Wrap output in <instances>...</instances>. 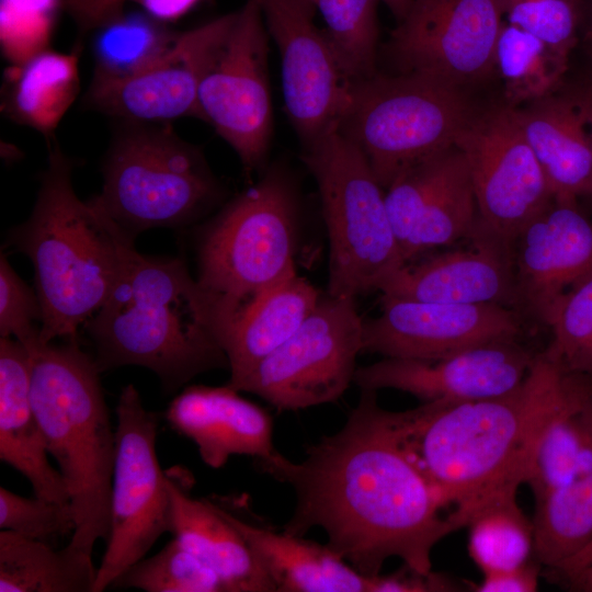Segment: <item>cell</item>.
I'll return each instance as SVG.
<instances>
[{
  "label": "cell",
  "instance_id": "cell-1",
  "mask_svg": "<svg viewBox=\"0 0 592 592\" xmlns=\"http://www.w3.org/2000/svg\"><path fill=\"white\" fill-rule=\"evenodd\" d=\"M254 465L294 490L282 531L304 536L322 528L326 545L368 577L390 557L431 573L434 546L460 528L387 431L376 390L361 389L344 425L310 445L303 462L276 452Z\"/></svg>",
  "mask_w": 592,
  "mask_h": 592
},
{
  "label": "cell",
  "instance_id": "cell-2",
  "mask_svg": "<svg viewBox=\"0 0 592 592\" xmlns=\"http://www.w3.org/2000/svg\"><path fill=\"white\" fill-rule=\"evenodd\" d=\"M574 373L536 358L523 383L501 396L382 408L383 422L459 527L526 482L538 440L561 405Z\"/></svg>",
  "mask_w": 592,
  "mask_h": 592
},
{
  "label": "cell",
  "instance_id": "cell-3",
  "mask_svg": "<svg viewBox=\"0 0 592 592\" xmlns=\"http://www.w3.org/2000/svg\"><path fill=\"white\" fill-rule=\"evenodd\" d=\"M84 329L101 372L141 366L152 371L168 392L203 372L229 367L209 301L180 258L132 250Z\"/></svg>",
  "mask_w": 592,
  "mask_h": 592
},
{
  "label": "cell",
  "instance_id": "cell-4",
  "mask_svg": "<svg viewBox=\"0 0 592 592\" xmlns=\"http://www.w3.org/2000/svg\"><path fill=\"white\" fill-rule=\"evenodd\" d=\"M31 216L8 234V244L34 266L42 306L39 340L78 341V332L111 294L134 241L72 186L73 159L56 138Z\"/></svg>",
  "mask_w": 592,
  "mask_h": 592
},
{
  "label": "cell",
  "instance_id": "cell-5",
  "mask_svg": "<svg viewBox=\"0 0 592 592\" xmlns=\"http://www.w3.org/2000/svg\"><path fill=\"white\" fill-rule=\"evenodd\" d=\"M27 351L33 409L73 512L68 544L92 555L95 543L109 537L116 447L101 371L78 341L38 340Z\"/></svg>",
  "mask_w": 592,
  "mask_h": 592
},
{
  "label": "cell",
  "instance_id": "cell-6",
  "mask_svg": "<svg viewBox=\"0 0 592 592\" xmlns=\"http://www.w3.org/2000/svg\"><path fill=\"white\" fill-rule=\"evenodd\" d=\"M198 246L197 282L212 307L219 341L267 292L296 273V205L277 171L229 202Z\"/></svg>",
  "mask_w": 592,
  "mask_h": 592
},
{
  "label": "cell",
  "instance_id": "cell-7",
  "mask_svg": "<svg viewBox=\"0 0 592 592\" xmlns=\"http://www.w3.org/2000/svg\"><path fill=\"white\" fill-rule=\"evenodd\" d=\"M118 122L102 163V191L88 201L128 239L189 226L220 201L224 190L202 151L171 124Z\"/></svg>",
  "mask_w": 592,
  "mask_h": 592
},
{
  "label": "cell",
  "instance_id": "cell-8",
  "mask_svg": "<svg viewBox=\"0 0 592 592\" xmlns=\"http://www.w3.org/2000/svg\"><path fill=\"white\" fill-rule=\"evenodd\" d=\"M303 147L328 231V294L355 299L382 292L406 265L384 187L363 152L338 127Z\"/></svg>",
  "mask_w": 592,
  "mask_h": 592
},
{
  "label": "cell",
  "instance_id": "cell-9",
  "mask_svg": "<svg viewBox=\"0 0 592 592\" xmlns=\"http://www.w3.org/2000/svg\"><path fill=\"white\" fill-rule=\"evenodd\" d=\"M478 110L463 87L417 72L353 82L339 130L386 190L411 166L452 147Z\"/></svg>",
  "mask_w": 592,
  "mask_h": 592
},
{
  "label": "cell",
  "instance_id": "cell-10",
  "mask_svg": "<svg viewBox=\"0 0 592 592\" xmlns=\"http://www.w3.org/2000/svg\"><path fill=\"white\" fill-rule=\"evenodd\" d=\"M110 532L93 592H102L139 561L164 533H171L167 473L157 456L158 418L138 390L126 385L116 406Z\"/></svg>",
  "mask_w": 592,
  "mask_h": 592
},
{
  "label": "cell",
  "instance_id": "cell-11",
  "mask_svg": "<svg viewBox=\"0 0 592 592\" xmlns=\"http://www.w3.org/2000/svg\"><path fill=\"white\" fill-rule=\"evenodd\" d=\"M267 30L254 0L229 13L200 78V119L238 155L246 172L264 161L272 135Z\"/></svg>",
  "mask_w": 592,
  "mask_h": 592
},
{
  "label": "cell",
  "instance_id": "cell-12",
  "mask_svg": "<svg viewBox=\"0 0 592 592\" xmlns=\"http://www.w3.org/2000/svg\"><path fill=\"white\" fill-rule=\"evenodd\" d=\"M363 350L355 299L327 295L282 345L234 389L254 394L280 411L337 401L354 379Z\"/></svg>",
  "mask_w": 592,
  "mask_h": 592
},
{
  "label": "cell",
  "instance_id": "cell-13",
  "mask_svg": "<svg viewBox=\"0 0 592 592\" xmlns=\"http://www.w3.org/2000/svg\"><path fill=\"white\" fill-rule=\"evenodd\" d=\"M454 145L469 167L479 227L511 244L554 200L515 107L504 104L478 111Z\"/></svg>",
  "mask_w": 592,
  "mask_h": 592
},
{
  "label": "cell",
  "instance_id": "cell-14",
  "mask_svg": "<svg viewBox=\"0 0 592 592\" xmlns=\"http://www.w3.org/2000/svg\"><path fill=\"white\" fill-rule=\"evenodd\" d=\"M503 23L499 0H413L388 50L400 72L465 88L494 70Z\"/></svg>",
  "mask_w": 592,
  "mask_h": 592
},
{
  "label": "cell",
  "instance_id": "cell-15",
  "mask_svg": "<svg viewBox=\"0 0 592 592\" xmlns=\"http://www.w3.org/2000/svg\"><path fill=\"white\" fill-rule=\"evenodd\" d=\"M282 61L285 109L303 145L338 127L353 82L314 16L310 0H254Z\"/></svg>",
  "mask_w": 592,
  "mask_h": 592
},
{
  "label": "cell",
  "instance_id": "cell-16",
  "mask_svg": "<svg viewBox=\"0 0 592 592\" xmlns=\"http://www.w3.org/2000/svg\"><path fill=\"white\" fill-rule=\"evenodd\" d=\"M382 311L363 319L362 352L436 360L522 333L520 311L498 304H445L382 295Z\"/></svg>",
  "mask_w": 592,
  "mask_h": 592
},
{
  "label": "cell",
  "instance_id": "cell-17",
  "mask_svg": "<svg viewBox=\"0 0 592 592\" xmlns=\"http://www.w3.org/2000/svg\"><path fill=\"white\" fill-rule=\"evenodd\" d=\"M405 263L471 237L478 208L469 167L455 145L411 166L385 190Z\"/></svg>",
  "mask_w": 592,
  "mask_h": 592
},
{
  "label": "cell",
  "instance_id": "cell-18",
  "mask_svg": "<svg viewBox=\"0 0 592 592\" xmlns=\"http://www.w3.org/2000/svg\"><path fill=\"white\" fill-rule=\"evenodd\" d=\"M537 354L517 339L492 341L436 360L384 357L357 367L360 389H396L423 402H463L512 391L526 378Z\"/></svg>",
  "mask_w": 592,
  "mask_h": 592
},
{
  "label": "cell",
  "instance_id": "cell-19",
  "mask_svg": "<svg viewBox=\"0 0 592 592\" xmlns=\"http://www.w3.org/2000/svg\"><path fill=\"white\" fill-rule=\"evenodd\" d=\"M511 253L519 310L548 327L592 274V221L578 202L553 200L517 232Z\"/></svg>",
  "mask_w": 592,
  "mask_h": 592
},
{
  "label": "cell",
  "instance_id": "cell-20",
  "mask_svg": "<svg viewBox=\"0 0 592 592\" xmlns=\"http://www.w3.org/2000/svg\"><path fill=\"white\" fill-rule=\"evenodd\" d=\"M227 21L228 14L180 32L166 55L129 77L92 79L83 96L86 107L136 123L171 124L181 117L200 118V78Z\"/></svg>",
  "mask_w": 592,
  "mask_h": 592
},
{
  "label": "cell",
  "instance_id": "cell-21",
  "mask_svg": "<svg viewBox=\"0 0 592 592\" xmlns=\"http://www.w3.org/2000/svg\"><path fill=\"white\" fill-rule=\"evenodd\" d=\"M468 241L466 247L407 263L382 295L445 304H498L519 310L511 244L479 225Z\"/></svg>",
  "mask_w": 592,
  "mask_h": 592
},
{
  "label": "cell",
  "instance_id": "cell-22",
  "mask_svg": "<svg viewBox=\"0 0 592 592\" xmlns=\"http://www.w3.org/2000/svg\"><path fill=\"white\" fill-rule=\"evenodd\" d=\"M239 392L227 384L193 385L174 397L166 410L169 425L196 445L208 467L220 468L234 455L264 459L277 452L272 417Z\"/></svg>",
  "mask_w": 592,
  "mask_h": 592
},
{
  "label": "cell",
  "instance_id": "cell-23",
  "mask_svg": "<svg viewBox=\"0 0 592 592\" xmlns=\"http://www.w3.org/2000/svg\"><path fill=\"white\" fill-rule=\"evenodd\" d=\"M208 499L246 539L277 592H374L376 576L358 572L327 545L278 532L250 510L244 513L243 497Z\"/></svg>",
  "mask_w": 592,
  "mask_h": 592
},
{
  "label": "cell",
  "instance_id": "cell-24",
  "mask_svg": "<svg viewBox=\"0 0 592 592\" xmlns=\"http://www.w3.org/2000/svg\"><path fill=\"white\" fill-rule=\"evenodd\" d=\"M167 476L174 537L219 574L227 592H277L239 531L208 498L191 496V473L174 467Z\"/></svg>",
  "mask_w": 592,
  "mask_h": 592
},
{
  "label": "cell",
  "instance_id": "cell-25",
  "mask_svg": "<svg viewBox=\"0 0 592 592\" xmlns=\"http://www.w3.org/2000/svg\"><path fill=\"white\" fill-rule=\"evenodd\" d=\"M0 459L27 479L35 497L70 503L33 409L30 353L13 338L0 340Z\"/></svg>",
  "mask_w": 592,
  "mask_h": 592
},
{
  "label": "cell",
  "instance_id": "cell-26",
  "mask_svg": "<svg viewBox=\"0 0 592 592\" xmlns=\"http://www.w3.org/2000/svg\"><path fill=\"white\" fill-rule=\"evenodd\" d=\"M553 198H592V140L569 99L558 92L515 107Z\"/></svg>",
  "mask_w": 592,
  "mask_h": 592
},
{
  "label": "cell",
  "instance_id": "cell-27",
  "mask_svg": "<svg viewBox=\"0 0 592 592\" xmlns=\"http://www.w3.org/2000/svg\"><path fill=\"white\" fill-rule=\"evenodd\" d=\"M78 43L69 53L45 48L5 70L1 111L11 121L39 132L46 141L80 91Z\"/></svg>",
  "mask_w": 592,
  "mask_h": 592
},
{
  "label": "cell",
  "instance_id": "cell-28",
  "mask_svg": "<svg viewBox=\"0 0 592 592\" xmlns=\"http://www.w3.org/2000/svg\"><path fill=\"white\" fill-rule=\"evenodd\" d=\"M320 297L317 289L297 273L261 297L223 341L230 369L227 385L234 387L289 339L316 308Z\"/></svg>",
  "mask_w": 592,
  "mask_h": 592
},
{
  "label": "cell",
  "instance_id": "cell-29",
  "mask_svg": "<svg viewBox=\"0 0 592 592\" xmlns=\"http://www.w3.org/2000/svg\"><path fill=\"white\" fill-rule=\"evenodd\" d=\"M592 473V378L574 374L535 447L526 482L535 500Z\"/></svg>",
  "mask_w": 592,
  "mask_h": 592
},
{
  "label": "cell",
  "instance_id": "cell-30",
  "mask_svg": "<svg viewBox=\"0 0 592 592\" xmlns=\"http://www.w3.org/2000/svg\"><path fill=\"white\" fill-rule=\"evenodd\" d=\"M92 555L1 530L0 592H93Z\"/></svg>",
  "mask_w": 592,
  "mask_h": 592
},
{
  "label": "cell",
  "instance_id": "cell-31",
  "mask_svg": "<svg viewBox=\"0 0 592 592\" xmlns=\"http://www.w3.org/2000/svg\"><path fill=\"white\" fill-rule=\"evenodd\" d=\"M89 31L95 80L129 77L166 55L180 32L146 12L111 10Z\"/></svg>",
  "mask_w": 592,
  "mask_h": 592
},
{
  "label": "cell",
  "instance_id": "cell-32",
  "mask_svg": "<svg viewBox=\"0 0 592 592\" xmlns=\"http://www.w3.org/2000/svg\"><path fill=\"white\" fill-rule=\"evenodd\" d=\"M570 55L506 22L494 49V70L503 84L505 105L520 107L559 91Z\"/></svg>",
  "mask_w": 592,
  "mask_h": 592
},
{
  "label": "cell",
  "instance_id": "cell-33",
  "mask_svg": "<svg viewBox=\"0 0 592 592\" xmlns=\"http://www.w3.org/2000/svg\"><path fill=\"white\" fill-rule=\"evenodd\" d=\"M535 501V559L547 570L556 569L592 539V473Z\"/></svg>",
  "mask_w": 592,
  "mask_h": 592
},
{
  "label": "cell",
  "instance_id": "cell-34",
  "mask_svg": "<svg viewBox=\"0 0 592 592\" xmlns=\"http://www.w3.org/2000/svg\"><path fill=\"white\" fill-rule=\"evenodd\" d=\"M467 527L468 553L482 574L516 569L535 558L533 522L516 498L488 505Z\"/></svg>",
  "mask_w": 592,
  "mask_h": 592
},
{
  "label": "cell",
  "instance_id": "cell-35",
  "mask_svg": "<svg viewBox=\"0 0 592 592\" xmlns=\"http://www.w3.org/2000/svg\"><path fill=\"white\" fill-rule=\"evenodd\" d=\"M346 77L356 82L376 73L379 0H310Z\"/></svg>",
  "mask_w": 592,
  "mask_h": 592
},
{
  "label": "cell",
  "instance_id": "cell-36",
  "mask_svg": "<svg viewBox=\"0 0 592 592\" xmlns=\"http://www.w3.org/2000/svg\"><path fill=\"white\" fill-rule=\"evenodd\" d=\"M112 587L146 592H227L219 574L175 537L156 555L126 569Z\"/></svg>",
  "mask_w": 592,
  "mask_h": 592
},
{
  "label": "cell",
  "instance_id": "cell-37",
  "mask_svg": "<svg viewBox=\"0 0 592 592\" xmlns=\"http://www.w3.org/2000/svg\"><path fill=\"white\" fill-rule=\"evenodd\" d=\"M543 355L563 371L592 378V274L562 301Z\"/></svg>",
  "mask_w": 592,
  "mask_h": 592
},
{
  "label": "cell",
  "instance_id": "cell-38",
  "mask_svg": "<svg viewBox=\"0 0 592 592\" xmlns=\"http://www.w3.org/2000/svg\"><path fill=\"white\" fill-rule=\"evenodd\" d=\"M506 23L571 55L585 22L588 0H499Z\"/></svg>",
  "mask_w": 592,
  "mask_h": 592
},
{
  "label": "cell",
  "instance_id": "cell-39",
  "mask_svg": "<svg viewBox=\"0 0 592 592\" xmlns=\"http://www.w3.org/2000/svg\"><path fill=\"white\" fill-rule=\"evenodd\" d=\"M65 0H0V39L4 56L20 62L48 47Z\"/></svg>",
  "mask_w": 592,
  "mask_h": 592
},
{
  "label": "cell",
  "instance_id": "cell-40",
  "mask_svg": "<svg viewBox=\"0 0 592 592\" xmlns=\"http://www.w3.org/2000/svg\"><path fill=\"white\" fill-rule=\"evenodd\" d=\"M0 528L50 545L72 535L75 517L70 503L26 498L0 487Z\"/></svg>",
  "mask_w": 592,
  "mask_h": 592
},
{
  "label": "cell",
  "instance_id": "cell-41",
  "mask_svg": "<svg viewBox=\"0 0 592 592\" xmlns=\"http://www.w3.org/2000/svg\"><path fill=\"white\" fill-rule=\"evenodd\" d=\"M42 306L36 289L31 288L9 264L4 253L0 258V334L13 338L26 349L39 340Z\"/></svg>",
  "mask_w": 592,
  "mask_h": 592
},
{
  "label": "cell",
  "instance_id": "cell-42",
  "mask_svg": "<svg viewBox=\"0 0 592 592\" xmlns=\"http://www.w3.org/2000/svg\"><path fill=\"white\" fill-rule=\"evenodd\" d=\"M454 585L448 579L439 573H419L408 566L389 574L375 577L374 592H428V591H454Z\"/></svg>",
  "mask_w": 592,
  "mask_h": 592
},
{
  "label": "cell",
  "instance_id": "cell-43",
  "mask_svg": "<svg viewBox=\"0 0 592 592\" xmlns=\"http://www.w3.org/2000/svg\"><path fill=\"white\" fill-rule=\"evenodd\" d=\"M538 563L534 560L516 569L486 573L471 588L477 592H534L538 587Z\"/></svg>",
  "mask_w": 592,
  "mask_h": 592
},
{
  "label": "cell",
  "instance_id": "cell-44",
  "mask_svg": "<svg viewBox=\"0 0 592 592\" xmlns=\"http://www.w3.org/2000/svg\"><path fill=\"white\" fill-rule=\"evenodd\" d=\"M122 5L125 4L121 0H65V8L84 32L111 10Z\"/></svg>",
  "mask_w": 592,
  "mask_h": 592
},
{
  "label": "cell",
  "instance_id": "cell-45",
  "mask_svg": "<svg viewBox=\"0 0 592 592\" xmlns=\"http://www.w3.org/2000/svg\"><path fill=\"white\" fill-rule=\"evenodd\" d=\"M559 90L577 110L592 140V71Z\"/></svg>",
  "mask_w": 592,
  "mask_h": 592
},
{
  "label": "cell",
  "instance_id": "cell-46",
  "mask_svg": "<svg viewBox=\"0 0 592 592\" xmlns=\"http://www.w3.org/2000/svg\"><path fill=\"white\" fill-rule=\"evenodd\" d=\"M200 0H121L132 2L156 20L170 23L185 15Z\"/></svg>",
  "mask_w": 592,
  "mask_h": 592
},
{
  "label": "cell",
  "instance_id": "cell-47",
  "mask_svg": "<svg viewBox=\"0 0 592 592\" xmlns=\"http://www.w3.org/2000/svg\"><path fill=\"white\" fill-rule=\"evenodd\" d=\"M549 579L561 583L571 591L592 592V565L572 572L551 576Z\"/></svg>",
  "mask_w": 592,
  "mask_h": 592
},
{
  "label": "cell",
  "instance_id": "cell-48",
  "mask_svg": "<svg viewBox=\"0 0 592 592\" xmlns=\"http://www.w3.org/2000/svg\"><path fill=\"white\" fill-rule=\"evenodd\" d=\"M589 565H592V539L582 550H580L563 565L556 569H549L548 577L572 572Z\"/></svg>",
  "mask_w": 592,
  "mask_h": 592
},
{
  "label": "cell",
  "instance_id": "cell-49",
  "mask_svg": "<svg viewBox=\"0 0 592 592\" xmlns=\"http://www.w3.org/2000/svg\"><path fill=\"white\" fill-rule=\"evenodd\" d=\"M584 48L592 60V0H588L585 22L582 30Z\"/></svg>",
  "mask_w": 592,
  "mask_h": 592
},
{
  "label": "cell",
  "instance_id": "cell-50",
  "mask_svg": "<svg viewBox=\"0 0 592 592\" xmlns=\"http://www.w3.org/2000/svg\"><path fill=\"white\" fill-rule=\"evenodd\" d=\"M391 11L397 22L401 21L408 13L413 0H379Z\"/></svg>",
  "mask_w": 592,
  "mask_h": 592
}]
</instances>
